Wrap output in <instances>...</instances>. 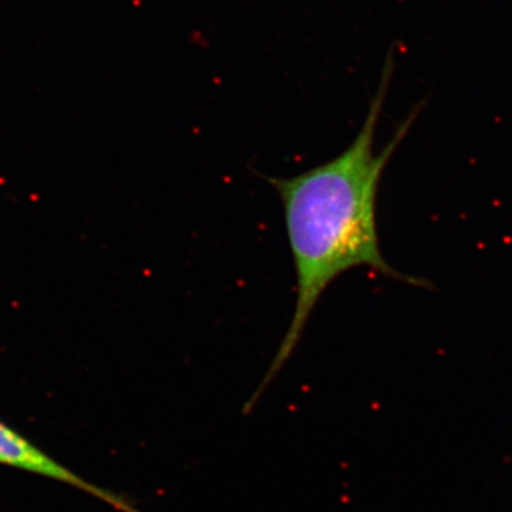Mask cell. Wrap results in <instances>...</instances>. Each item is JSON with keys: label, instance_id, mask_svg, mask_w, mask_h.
<instances>
[{"label": "cell", "instance_id": "1", "mask_svg": "<svg viewBox=\"0 0 512 512\" xmlns=\"http://www.w3.org/2000/svg\"><path fill=\"white\" fill-rule=\"evenodd\" d=\"M393 73L386 60L382 80L359 134L338 157L291 178L266 177L284 207L286 234L295 266V309L285 338L242 414L255 409L284 369L323 293L340 275L366 266L389 278L420 285L387 264L377 234V191L384 168L413 126L417 113L400 124L392 140L375 153V136Z\"/></svg>", "mask_w": 512, "mask_h": 512}, {"label": "cell", "instance_id": "2", "mask_svg": "<svg viewBox=\"0 0 512 512\" xmlns=\"http://www.w3.org/2000/svg\"><path fill=\"white\" fill-rule=\"evenodd\" d=\"M0 466L70 485L76 490L99 498L120 512H143L138 510L136 503L126 495L114 493L84 480L82 476L64 466L3 420H0Z\"/></svg>", "mask_w": 512, "mask_h": 512}]
</instances>
